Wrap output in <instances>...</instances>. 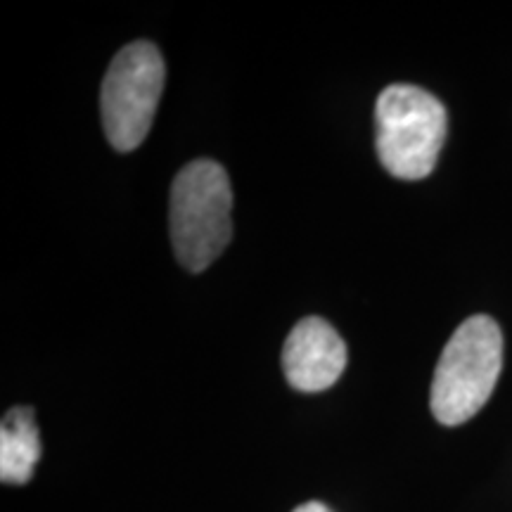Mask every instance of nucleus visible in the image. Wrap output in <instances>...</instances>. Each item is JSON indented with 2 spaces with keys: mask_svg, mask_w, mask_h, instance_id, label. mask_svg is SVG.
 I'll use <instances>...</instances> for the list:
<instances>
[{
  "mask_svg": "<svg viewBox=\"0 0 512 512\" xmlns=\"http://www.w3.org/2000/svg\"><path fill=\"white\" fill-rule=\"evenodd\" d=\"M503 370V332L489 316H472L453 332L434 370L430 406L441 425L458 427L482 411Z\"/></svg>",
  "mask_w": 512,
  "mask_h": 512,
  "instance_id": "nucleus-1",
  "label": "nucleus"
},
{
  "mask_svg": "<svg viewBox=\"0 0 512 512\" xmlns=\"http://www.w3.org/2000/svg\"><path fill=\"white\" fill-rule=\"evenodd\" d=\"M233 192L226 169L195 159L171 185V242L178 264L190 273L209 268L233 238Z\"/></svg>",
  "mask_w": 512,
  "mask_h": 512,
  "instance_id": "nucleus-2",
  "label": "nucleus"
},
{
  "mask_svg": "<svg viewBox=\"0 0 512 512\" xmlns=\"http://www.w3.org/2000/svg\"><path fill=\"white\" fill-rule=\"evenodd\" d=\"M446 131V107L425 88L394 83L377 98V157L399 181H422L432 174L444 147Z\"/></svg>",
  "mask_w": 512,
  "mask_h": 512,
  "instance_id": "nucleus-3",
  "label": "nucleus"
},
{
  "mask_svg": "<svg viewBox=\"0 0 512 512\" xmlns=\"http://www.w3.org/2000/svg\"><path fill=\"white\" fill-rule=\"evenodd\" d=\"M164 60L155 43L121 48L102 81L100 110L105 136L114 150L131 152L143 143L164 93Z\"/></svg>",
  "mask_w": 512,
  "mask_h": 512,
  "instance_id": "nucleus-4",
  "label": "nucleus"
},
{
  "mask_svg": "<svg viewBox=\"0 0 512 512\" xmlns=\"http://www.w3.org/2000/svg\"><path fill=\"white\" fill-rule=\"evenodd\" d=\"M347 368V344L328 320L304 318L283 347V370L297 392H325Z\"/></svg>",
  "mask_w": 512,
  "mask_h": 512,
  "instance_id": "nucleus-5",
  "label": "nucleus"
},
{
  "mask_svg": "<svg viewBox=\"0 0 512 512\" xmlns=\"http://www.w3.org/2000/svg\"><path fill=\"white\" fill-rule=\"evenodd\" d=\"M41 458V437L34 411L17 406L5 413L0 427V479L5 484H27Z\"/></svg>",
  "mask_w": 512,
  "mask_h": 512,
  "instance_id": "nucleus-6",
  "label": "nucleus"
},
{
  "mask_svg": "<svg viewBox=\"0 0 512 512\" xmlns=\"http://www.w3.org/2000/svg\"><path fill=\"white\" fill-rule=\"evenodd\" d=\"M292 512H332L328 505H323V503H318V501H311V503H304V505H299V508H294Z\"/></svg>",
  "mask_w": 512,
  "mask_h": 512,
  "instance_id": "nucleus-7",
  "label": "nucleus"
}]
</instances>
